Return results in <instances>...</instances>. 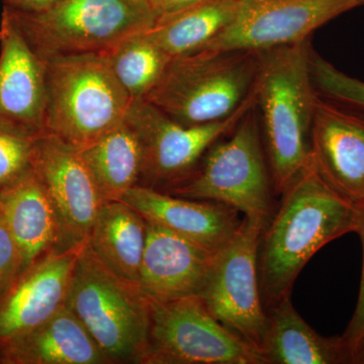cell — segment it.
Returning <instances> with one entry per match:
<instances>
[{
	"label": "cell",
	"instance_id": "6da1fadb",
	"mask_svg": "<svg viewBox=\"0 0 364 364\" xmlns=\"http://www.w3.org/2000/svg\"><path fill=\"white\" fill-rule=\"evenodd\" d=\"M260 235L258 274L265 309L291 296L299 273L330 242L355 230L356 205L333 191L313 163L282 193Z\"/></svg>",
	"mask_w": 364,
	"mask_h": 364
},
{
	"label": "cell",
	"instance_id": "7a4b0ae2",
	"mask_svg": "<svg viewBox=\"0 0 364 364\" xmlns=\"http://www.w3.org/2000/svg\"><path fill=\"white\" fill-rule=\"evenodd\" d=\"M309 41L257 53L254 91L277 196L312 162L311 129L318 93L310 70Z\"/></svg>",
	"mask_w": 364,
	"mask_h": 364
},
{
	"label": "cell",
	"instance_id": "3957f363",
	"mask_svg": "<svg viewBox=\"0 0 364 364\" xmlns=\"http://www.w3.org/2000/svg\"><path fill=\"white\" fill-rule=\"evenodd\" d=\"M167 193L224 203L262 231L267 228L279 203L256 102L233 130L210 146L195 171Z\"/></svg>",
	"mask_w": 364,
	"mask_h": 364
},
{
	"label": "cell",
	"instance_id": "277c9868",
	"mask_svg": "<svg viewBox=\"0 0 364 364\" xmlns=\"http://www.w3.org/2000/svg\"><path fill=\"white\" fill-rule=\"evenodd\" d=\"M44 130L85 147L123 123L132 100L102 53L45 60Z\"/></svg>",
	"mask_w": 364,
	"mask_h": 364
},
{
	"label": "cell",
	"instance_id": "5b68a950",
	"mask_svg": "<svg viewBox=\"0 0 364 364\" xmlns=\"http://www.w3.org/2000/svg\"><path fill=\"white\" fill-rule=\"evenodd\" d=\"M65 305L109 363H143L151 301L138 284L119 277L98 259L87 242L79 251Z\"/></svg>",
	"mask_w": 364,
	"mask_h": 364
},
{
	"label": "cell",
	"instance_id": "8992f818",
	"mask_svg": "<svg viewBox=\"0 0 364 364\" xmlns=\"http://www.w3.org/2000/svg\"><path fill=\"white\" fill-rule=\"evenodd\" d=\"M257 53L205 49L172 59L144 100L186 126L215 123L252 92Z\"/></svg>",
	"mask_w": 364,
	"mask_h": 364
},
{
	"label": "cell",
	"instance_id": "52a82bcc",
	"mask_svg": "<svg viewBox=\"0 0 364 364\" xmlns=\"http://www.w3.org/2000/svg\"><path fill=\"white\" fill-rule=\"evenodd\" d=\"M4 9L44 60L104 53L128 36L150 30L158 20L147 0H62L43 13Z\"/></svg>",
	"mask_w": 364,
	"mask_h": 364
},
{
	"label": "cell",
	"instance_id": "ba28073f",
	"mask_svg": "<svg viewBox=\"0 0 364 364\" xmlns=\"http://www.w3.org/2000/svg\"><path fill=\"white\" fill-rule=\"evenodd\" d=\"M145 364H267L263 354L222 324L200 296L151 301Z\"/></svg>",
	"mask_w": 364,
	"mask_h": 364
},
{
	"label": "cell",
	"instance_id": "9c48e42d",
	"mask_svg": "<svg viewBox=\"0 0 364 364\" xmlns=\"http://www.w3.org/2000/svg\"><path fill=\"white\" fill-rule=\"evenodd\" d=\"M255 102L253 87L245 102L231 117L200 126L178 123L147 100L132 102L126 122L136 132L142 146L141 179L149 182L146 186L164 184L169 189L188 178L210 146L233 130Z\"/></svg>",
	"mask_w": 364,
	"mask_h": 364
},
{
	"label": "cell",
	"instance_id": "30bf717a",
	"mask_svg": "<svg viewBox=\"0 0 364 364\" xmlns=\"http://www.w3.org/2000/svg\"><path fill=\"white\" fill-rule=\"evenodd\" d=\"M261 233L258 225L243 218L234 238L215 253L200 298L217 320L263 354L267 312L258 274Z\"/></svg>",
	"mask_w": 364,
	"mask_h": 364
},
{
	"label": "cell",
	"instance_id": "8fae6325",
	"mask_svg": "<svg viewBox=\"0 0 364 364\" xmlns=\"http://www.w3.org/2000/svg\"><path fill=\"white\" fill-rule=\"evenodd\" d=\"M363 4L364 0H241L233 21L205 49L259 52L298 44L328 21Z\"/></svg>",
	"mask_w": 364,
	"mask_h": 364
},
{
	"label": "cell",
	"instance_id": "7c38bea8",
	"mask_svg": "<svg viewBox=\"0 0 364 364\" xmlns=\"http://www.w3.org/2000/svg\"><path fill=\"white\" fill-rule=\"evenodd\" d=\"M31 167L56 212L62 248L83 245L107 200L80 151L43 130L33 144Z\"/></svg>",
	"mask_w": 364,
	"mask_h": 364
},
{
	"label": "cell",
	"instance_id": "4fadbf2b",
	"mask_svg": "<svg viewBox=\"0 0 364 364\" xmlns=\"http://www.w3.org/2000/svg\"><path fill=\"white\" fill-rule=\"evenodd\" d=\"M312 163L352 205L364 200V112L318 95L311 129Z\"/></svg>",
	"mask_w": 364,
	"mask_h": 364
},
{
	"label": "cell",
	"instance_id": "5bb4252c",
	"mask_svg": "<svg viewBox=\"0 0 364 364\" xmlns=\"http://www.w3.org/2000/svg\"><path fill=\"white\" fill-rule=\"evenodd\" d=\"M81 247L48 253L0 299V348L39 327L65 305Z\"/></svg>",
	"mask_w": 364,
	"mask_h": 364
},
{
	"label": "cell",
	"instance_id": "9a60e30c",
	"mask_svg": "<svg viewBox=\"0 0 364 364\" xmlns=\"http://www.w3.org/2000/svg\"><path fill=\"white\" fill-rule=\"evenodd\" d=\"M119 200L153 223L212 252L234 238L243 218L236 208L210 200H191L136 184Z\"/></svg>",
	"mask_w": 364,
	"mask_h": 364
},
{
	"label": "cell",
	"instance_id": "2e32d148",
	"mask_svg": "<svg viewBox=\"0 0 364 364\" xmlns=\"http://www.w3.org/2000/svg\"><path fill=\"white\" fill-rule=\"evenodd\" d=\"M215 253L148 222L139 286L156 303L200 296Z\"/></svg>",
	"mask_w": 364,
	"mask_h": 364
},
{
	"label": "cell",
	"instance_id": "e0dca14e",
	"mask_svg": "<svg viewBox=\"0 0 364 364\" xmlns=\"http://www.w3.org/2000/svg\"><path fill=\"white\" fill-rule=\"evenodd\" d=\"M45 60L4 7L0 21V116L44 130Z\"/></svg>",
	"mask_w": 364,
	"mask_h": 364
},
{
	"label": "cell",
	"instance_id": "ac0fdd59",
	"mask_svg": "<svg viewBox=\"0 0 364 364\" xmlns=\"http://www.w3.org/2000/svg\"><path fill=\"white\" fill-rule=\"evenodd\" d=\"M0 212L20 249L23 272L48 253L64 250L56 212L32 167L0 189Z\"/></svg>",
	"mask_w": 364,
	"mask_h": 364
},
{
	"label": "cell",
	"instance_id": "d6986e66",
	"mask_svg": "<svg viewBox=\"0 0 364 364\" xmlns=\"http://www.w3.org/2000/svg\"><path fill=\"white\" fill-rule=\"evenodd\" d=\"M4 364H107L109 359L66 305L39 327L0 348Z\"/></svg>",
	"mask_w": 364,
	"mask_h": 364
},
{
	"label": "cell",
	"instance_id": "ffe728a7",
	"mask_svg": "<svg viewBox=\"0 0 364 364\" xmlns=\"http://www.w3.org/2000/svg\"><path fill=\"white\" fill-rule=\"evenodd\" d=\"M263 355L267 364H351L341 336L318 334L299 315L291 296L267 309Z\"/></svg>",
	"mask_w": 364,
	"mask_h": 364
},
{
	"label": "cell",
	"instance_id": "44dd1931",
	"mask_svg": "<svg viewBox=\"0 0 364 364\" xmlns=\"http://www.w3.org/2000/svg\"><path fill=\"white\" fill-rule=\"evenodd\" d=\"M147 233L148 222L142 215L122 200H107L87 244L112 272L139 284Z\"/></svg>",
	"mask_w": 364,
	"mask_h": 364
},
{
	"label": "cell",
	"instance_id": "7402d4cb",
	"mask_svg": "<svg viewBox=\"0 0 364 364\" xmlns=\"http://www.w3.org/2000/svg\"><path fill=\"white\" fill-rule=\"evenodd\" d=\"M79 151L105 200H119L141 181L142 146L126 119Z\"/></svg>",
	"mask_w": 364,
	"mask_h": 364
},
{
	"label": "cell",
	"instance_id": "603a6c76",
	"mask_svg": "<svg viewBox=\"0 0 364 364\" xmlns=\"http://www.w3.org/2000/svg\"><path fill=\"white\" fill-rule=\"evenodd\" d=\"M241 0H205L158 18L150 37L171 59L200 51L233 21Z\"/></svg>",
	"mask_w": 364,
	"mask_h": 364
},
{
	"label": "cell",
	"instance_id": "cb8c5ba5",
	"mask_svg": "<svg viewBox=\"0 0 364 364\" xmlns=\"http://www.w3.org/2000/svg\"><path fill=\"white\" fill-rule=\"evenodd\" d=\"M102 54L132 102L147 97L172 60L148 31L128 36Z\"/></svg>",
	"mask_w": 364,
	"mask_h": 364
},
{
	"label": "cell",
	"instance_id": "d4e9b609",
	"mask_svg": "<svg viewBox=\"0 0 364 364\" xmlns=\"http://www.w3.org/2000/svg\"><path fill=\"white\" fill-rule=\"evenodd\" d=\"M41 132L0 116V189L31 169L33 144Z\"/></svg>",
	"mask_w": 364,
	"mask_h": 364
},
{
	"label": "cell",
	"instance_id": "484cf974",
	"mask_svg": "<svg viewBox=\"0 0 364 364\" xmlns=\"http://www.w3.org/2000/svg\"><path fill=\"white\" fill-rule=\"evenodd\" d=\"M310 70L321 97L364 112V81L338 70L310 47Z\"/></svg>",
	"mask_w": 364,
	"mask_h": 364
},
{
	"label": "cell",
	"instance_id": "4316f807",
	"mask_svg": "<svg viewBox=\"0 0 364 364\" xmlns=\"http://www.w3.org/2000/svg\"><path fill=\"white\" fill-rule=\"evenodd\" d=\"M23 272L20 249L9 233L4 220L0 219V299L13 287Z\"/></svg>",
	"mask_w": 364,
	"mask_h": 364
},
{
	"label": "cell",
	"instance_id": "83f0119b",
	"mask_svg": "<svg viewBox=\"0 0 364 364\" xmlns=\"http://www.w3.org/2000/svg\"><path fill=\"white\" fill-rule=\"evenodd\" d=\"M356 225L354 233L358 235L363 245V269H361L360 286L356 308L354 310L350 322L342 334V339L348 347L349 351L364 337V200L356 205Z\"/></svg>",
	"mask_w": 364,
	"mask_h": 364
},
{
	"label": "cell",
	"instance_id": "f1b7e54d",
	"mask_svg": "<svg viewBox=\"0 0 364 364\" xmlns=\"http://www.w3.org/2000/svg\"><path fill=\"white\" fill-rule=\"evenodd\" d=\"M205 0H147L151 9L156 14L158 18L183 11Z\"/></svg>",
	"mask_w": 364,
	"mask_h": 364
},
{
	"label": "cell",
	"instance_id": "f546056e",
	"mask_svg": "<svg viewBox=\"0 0 364 364\" xmlns=\"http://www.w3.org/2000/svg\"><path fill=\"white\" fill-rule=\"evenodd\" d=\"M62 0H4V6L26 11V13H43L57 6Z\"/></svg>",
	"mask_w": 364,
	"mask_h": 364
},
{
	"label": "cell",
	"instance_id": "4dcf8cb0",
	"mask_svg": "<svg viewBox=\"0 0 364 364\" xmlns=\"http://www.w3.org/2000/svg\"><path fill=\"white\" fill-rule=\"evenodd\" d=\"M351 364H364V337L351 350Z\"/></svg>",
	"mask_w": 364,
	"mask_h": 364
},
{
	"label": "cell",
	"instance_id": "1f68e13d",
	"mask_svg": "<svg viewBox=\"0 0 364 364\" xmlns=\"http://www.w3.org/2000/svg\"><path fill=\"white\" fill-rule=\"evenodd\" d=\"M0 219H1V212H0Z\"/></svg>",
	"mask_w": 364,
	"mask_h": 364
}]
</instances>
